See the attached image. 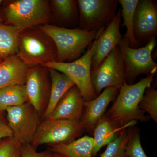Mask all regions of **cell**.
<instances>
[{
	"label": "cell",
	"mask_w": 157,
	"mask_h": 157,
	"mask_svg": "<svg viewBox=\"0 0 157 157\" xmlns=\"http://www.w3.org/2000/svg\"><path fill=\"white\" fill-rule=\"evenodd\" d=\"M16 55L29 69L56 62V47L39 27L20 32Z\"/></svg>",
	"instance_id": "4"
},
{
	"label": "cell",
	"mask_w": 157,
	"mask_h": 157,
	"mask_svg": "<svg viewBox=\"0 0 157 157\" xmlns=\"http://www.w3.org/2000/svg\"><path fill=\"white\" fill-rule=\"evenodd\" d=\"M41 30L47 34L56 47V62L70 63L82 56L88 48L105 29L87 32L79 28L68 29L47 24L39 26Z\"/></svg>",
	"instance_id": "1"
},
{
	"label": "cell",
	"mask_w": 157,
	"mask_h": 157,
	"mask_svg": "<svg viewBox=\"0 0 157 157\" xmlns=\"http://www.w3.org/2000/svg\"><path fill=\"white\" fill-rule=\"evenodd\" d=\"M85 101L78 88L74 86L61 99L48 119L80 121Z\"/></svg>",
	"instance_id": "15"
},
{
	"label": "cell",
	"mask_w": 157,
	"mask_h": 157,
	"mask_svg": "<svg viewBox=\"0 0 157 157\" xmlns=\"http://www.w3.org/2000/svg\"><path fill=\"white\" fill-rule=\"evenodd\" d=\"M13 137V133L8 124L5 121L0 122V141L8 137Z\"/></svg>",
	"instance_id": "29"
},
{
	"label": "cell",
	"mask_w": 157,
	"mask_h": 157,
	"mask_svg": "<svg viewBox=\"0 0 157 157\" xmlns=\"http://www.w3.org/2000/svg\"><path fill=\"white\" fill-rule=\"evenodd\" d=\"M6 111L13 137L21 145L31 144L41 124V116L29 102Z\"/></svg>",
	"instance_id": "10"
},
{
	"label": "cell",
	"mask_w": 157,
	"mask_h": 157,
	"mask_svg": "<svg viewBox=\"0 0 157 157\" xmlns=\"http://www.w3.org/2000/svg\"><path fill=\"white\" fill-rule=\"evenodd\" d=\"M100 35L88 47L83 55L76 60L70 63L51 62L44 66L48 69L57 70L68 76L78 88L86 101L94 100L98 97L92 84L91 69L92 58L99 42Z\"/></svg>",
	"instance_id": "5"
},
{
	"label": "cell",
	"mask_w": 157,
	"mask_h": 157,
	"mask_svg": "<svg viewBox=\"0 0 157 157\" xmlns=\"http://www.w3.org/2000/svg\"><path fill=\"white\" fill-rule=\"evenodd\" d=\"M53 25L68 29L79 25V11L77 1L51 0L49 1Z\"/></svg>",
	"instance_id": "17"
},
{
	"label": "cell",
	"mask_w": 157,
	"mask_h": 157,
	"mask_svg": "<svg viewBox=\"0 0 157 157\" xmlns=\"http://www.w3.org/2000/svg\"><path fill=\"white\" fill-rule=\"evenodd\" d=\"M139 107L149 114L150 118L157 123V90L155 87L147 88L139 104Z\"/></svg>",
	"instance_id": "26"
},
{
	"label": "cell",
	"mask_w": 157,
	"mask_h": 157,
	"mask_svg": "<svg viewBox=\"0 0 157 157\" xmlns=\"http://www.w3.org/2000/svg\"><path fill=\"white\" fill-rule=\"evenodd\" d=\"M119 90L114 87L106 88L94 100L85 101L80 121L89 134H93L96 124L105 114L108 105L115 100Z\"/></svg>",
	"instance_id": "13"
},
{
	"label": "cell",
	"mask_w": 157,
	"mask_h": 157,
	"mask_svg": "<svg viewBox=\"0 0 157 157\" xmlns=\"http://www.w3.org/2000/svg\"><path fill=\"white\" fill-rule=\"evenodd\" d=\"M121 9H119L114 19L100 36V39L92 58L91 71L95 70L108 55L120 44L123 39L121 33Z\"/></svg>",
	"instance_id": "14"
},
{
	"label": "cell",
	"mask_w": 157,
	"mask_h": 157,
	"mask_svg": "<svg viewBox=\"0 0 157 157\" xmlns=\"http://www.w3.org/2000/svg\"><path fill=\"white\" fill-rule=\"evenodd\" d=\"M49 69L38 66L29 69L25 86L29 103L42 117L50 95L51 82Z\"/></svg>",
	"instance_id": "11"
},
{
	"label": "cell",
	"mask_w": 157,
	"mask_h": 157,
	"mask_svg": "<svg viewBox=\"0 0 157 157\" xmlns=\"http://www.w3.org/2000/svg\"><path fill=\"white\" fill-rule=\"evenodd\" d=\"M134 31L138 45L147 43L157 37V1L139 0L135 11Z\"/></svg>",
	"instance_id": "12"
},
{
	"label": "cell",
	"mask_w": 157,
	"mask_h": 157,
	"mask_svg": "<svg viewBox=\"0 0 157 157\" xmlns=\"http://www.w3.org/2000/svg\"><path fill=\"white\" fill-rule=\"evenodd\" d=\"M48 151L38 152L31 144H22L21 157H47Z\"/></svg>",
	"instance_id": "28"
},
{
	"label": "cell",
	"mask_w": 157,
	"mask_h": 157,
	"mask_svg": "<svg viewBox=\"0 0 157 157\" xmlns=\"http://www.w3.org/2000/svg\"><path fill=\"white\" fill-rule=\"evenodd\" d=\"M52 157H65L62 155L57 153L53 152L52 154Z\"/></svg>",
	"instance_id": "30"
},
{
	"label": "cell",
	"mask_w": 157,
	"mask_h": 157,
	"mask_svg": "<svg viewBox=\"0 0 157 157\" xmlns=\"http://www.w3.org/2000/svg\"><path fill=\"white\" fill-rule=\"evenodd\" d=\"M2 62V61H0V63H1V62Z\"/></svg>",
	"instance_id": "35"
},
{
	"label": "cell",
	"mask_w": 157,
	"mask_h": 157,
	"mask_svg": "<svg viewBox=\"0 0 157 157\" xmlns=\"http://www.w3.org/2000/svg\"><path fill=\"white\" fill-rule=\"evenodd\" d=\"M78 28L87 32L106 28L114 19L118 6V0H78Z\"/></svg>",
	"instance_id": "8"
},
{
	"label": "cell",
	"mask_w": 157,
	"mask_h": 157,
	"mask_svg": "<svg viewBox=\"0 0 157 157\" xmlns=\"http://www.w3.org/2000/svg\"><path fill=\"white\" fill-rule=\"evenodd\" d=\"M28 70L16 55L5 59L0 63V89L25 84Z\"/></svg>",
	"instance_id": "18"
},
{
	"label": "cell",
	"mask_w": 157,
	"mask_h": 157,
	"mask_svg": "<svg viewBox=\"0 0 157 157\" xmlns=\"http://www.w3.org/2000/svg\"><path fill=\"white\" fill-rule=\"evenodd\" d=\"M4 121V120H3V118L1 112H0V122Z\"/></svg>",
	"instance_id": "32"
},
{
	"label": "cell",
	"mask_w": 157,
	"mask_h": 157,
	"mask_svg": "<svg viewBox=\"0 0 157 157\" xmlns=\"http://www.w3.org/2000/svg\"><path fill=\"white\" fill-rule=\"evenodd\" d=\"M19 33L16 28L0 22V61L16 54Z\"/></svg>",
	"instance_id": "21"
},
{
	"label": "cell",
	"mask_w": 157,
	"mask_h": 157,
	"mask_svg": "<svg viewBox=\"0 0 157 157\" xmlns=\"http://www.w3.org/2000/svg\"><path fill=\"white\" fill-rule=\"evenodd\" d=\"M49 72L51 80L50 95L46 109L42 116L44 120L49 119L61 99L75 85L68 76L57 70L49 69Z\"/></svg>",
	"instance_id": "19"
},
{
	"label": "cell",
	"mask_w": 157,
	"mask_h": 157,
	"mask_svg": "<svg viewBox=\"0 0 157 157\" xmlns=\"http://www.w3.org/2000/svg\"><path fill=\"white\" fill-rule=\"evenodd\" d=\"M6 25L20 32L52 21V13L47 0H14L6 2L3 11Z\"/></svg>",
	"instance_id": "3"
},
{
	"label": "cell",
	"mask_w": 157,
	"mask_h": 157,
	"mask_svg": "<svg viewBox=\"0 0 157 157\" xmlns=\"http://www.w3.org/2000/svg\"><path fill=\"white\" fill-rule=\"evenodd\" d=\"M139 0H119L122 7L121 17L123 19V25L126 28V33L124 37L129 42L131 48H137L138 45L134 35V19L135 10Z\"/></svg>",
	"instance_id": "23"
},
{
	"label": "cell",
	"mask_w": 157,
	"mask_h": 157,
	"mask_svg": "<svg viewBox=\"0 0 157 157\" xmlns=\"http://www.w3.org/2000/svg\"><path fill=\"white\" fill-rule=\"evenodd\" d=\"M28 102L25 85L11 86L0 89V112Z\"/></svg>",
	"instance_id": "22"
},
{
	"label": "cell",
	"mask_w": 157,
	"mask_h": 157,
	"mask_svg": "<svg viewBox=\"0 0 157 157\" xmlns=\"http://www.w3.org/2000/svg\"><path fill=\"white\" fill-rule=\"evenodd\" d=\"M128 141V131L126 128L121 131L115 139L107 145L100 157H127L125 147Z\"/></svg>",
	"instance_id": "25"
},
{
	"label": "cell",
	"mask_w": 157,
	"mask_h": 157,
	"mask_svg": "<svg viewBox=\"0 0 157 157\" xmlns=\"http://www.w3.org/2000/svg\"><path fill=\"white\" fill-rule=\"evenodd\" d=\"M51 150L65 157H93L94 138L86 135L66 144L51 145Z\"/></svg>",
	"instance_id": "20"
},
{
	"label": "cell",
	"mask_w": 157,
	"mask_h": 157,
	"mask_svg": "<svg viewBox=\"0 0 157 157\" xmlns=\"http://www.w3.org/2000/svg\"><path fill=\"white\" fill-rule=\"evenodd\" d=\"M156 45V38H154L144 47L131 48L128 39L123 37L119 45L122 52L125 79L127 84H133L136 78L140 74H145L147 76L155 74L157 64L153 59L152 53Z\"/></svg>",
	"instance_id": "6"
},
{
	"label": "cell",
	"mask_w": 157,
	"mask_h": 157,
	"mask_svg": "<svg viewBox=\"0 0 157 157\" xmlns=\"http://www.w3.org/2000/svg\"><path fill=\"white\" fill-rule=\"evenodd\" d=\"M91 76L97 96L106 88L120 89L126 82L123 57L119 45L110 52L97 69L91 72Z\"/></svg>",
	"instance_id": "9"
},
{
	"label": "cell",
	"mask_w": 157,
	"mask_h": 157,
	"mask_svg": "<svg viewBox=\"0 0 157 157\" xmlns=\"http://www.w3.org/2000/svg\"><path fill=\"white\" fill-rule=\"evenodd\" d=\"M47 157H52V154L49 153Z\"/></svg>",
	"instance_id": "34"
},
{
	"label": "cell",
	"mask_w": 157,
	"mask_h": 157,
	"mask_svg": "<svg viewBox=\"0 0 157 157\" xmlns=\"http://www.w3.org/2000/svg\"><path fill=\"white\" fill-rule=\"evenodd\" d=\"M4 1H2V0H0V6H1V5L3 3H4Z\"/></svg>",
	"instance_id": "33"
},
{
	"label": "cell",
	"mask_w": 157,
	"mask_h": 157,
	"mask_svg": "<svg viewBox=\"0 0 157 157\" xmlns=\"http://www.w3.org/2000/svg\"><path fill=\"white\" fill-rule=\"evenodd\" d=\"M137 121H132L128 124L121 126L118 123L104 114L96 124L94 130L93 157H95L102 147L108 145L118 136L122 130L133 126Z\"/></svg>",
	"instance_id": "16"
},
{
	"label": "cell",
	"mask_w": 157,
	"mask_h": 157,
	"mask_svg": "<svg viewBox=\"0 0 157 157\" xmlns=\"http://www.w3.org/2000/svg\"><path fill=\"white\" fill-rule=\"evenodd\" d=\"M22 145L13 137L0 141V157H21Z\"/></svg>",
	"instance_id": "27"
},
{
	"label": "cell",
	"mask_w": 157,
	"mask_h": 157,
	"mask_svg": "<svg viewBox=\"0 0 157 157\" xmlns=\"http://www.w3.org/2000/svg\"><path fill=\"white\" fill-rule=\"evenodd\" d=\"M84 131L80 121L44 120L41 122L31 144L36 149L44 144L49 146L66 144L76 140Z\"/></svg>",
	"instance_id": "7"
},
{
	"label": "cell",
	"mask_w": 157,
	"mask_h": 157,
	"mask_svg": "<svg viewBox=\"0 0 157 157\" xmlns=\"http://www.w3.org/2000/svg\"><path fill=\"white\" fill-rule=\"evenodd\" d=\"M3 21H4V17H3V13L0 12V22H2Z\"/></svg>",
	"instance_id": "31"
},
{
	"label": "cell",
	"mask_w": 157,
	"mask_h": 157,
	"mask_svg": "<svg viewBox=\"0 0 157 157\" xmlns=\"http://www.w3.org/2000/svg\"><path fill=\"white\" fill-rule=\"evenodd\" d=\"M128 141L125 147L127 157H148L140 142V132L137 127H129L128 130Z\"/></svg>",
	"instance_id": "24"
},
{
	"label": "cell",
	"mask_w": 157,
	"mask_h": 157,
	"mask_svg": "<svg viewBox=\"0 0 157 157\" xmlns=\"http://www.w3.org/2000/svg\"><path fill=\"white\" fill-rule=\"evenodd\" d=\"M155 74H150L140 79L135 84L125 82L119 90L117 98L106 115L118 123L121 126L132 121H148L149 116L139 108V104L147 88L151 86Z\"/></svg>",
	"instance_id": "2"
}]
</instances>
